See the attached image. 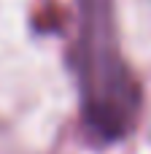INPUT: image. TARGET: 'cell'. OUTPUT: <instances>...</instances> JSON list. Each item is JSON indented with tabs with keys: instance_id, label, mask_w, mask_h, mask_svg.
<instances>
[{
	"instance_id": "1",
	"label": "cell",
	"mask_w": 151,
	"mask_h": 154,
	"mask_svg": "<svg viewBox=\"0 0 151 154\" xmlns=\"http://www.w3.org/2000/svg\"><path fill=\"white\" fill-rule=\"evenodd\" d=\"M73 5L65 68L76 87L81 133L95 149H111L138 130L146 106L143 84L122 46L116 0H73Z\"/></svg>"
}]
</instances>
